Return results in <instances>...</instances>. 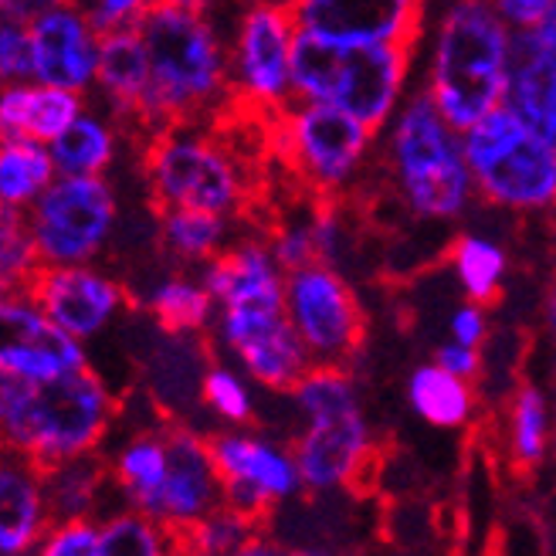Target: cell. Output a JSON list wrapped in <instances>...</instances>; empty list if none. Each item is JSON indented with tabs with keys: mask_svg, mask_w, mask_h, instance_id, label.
I'll return each instance as SVG.
<instances>
[{
	"mask_svg": "<svg viewBox=\"0 0 556 556\" xmlns=\"http://www.w3.org/2000/svg\"><path fill=\"white\" fill-rule=\"evenodd\" d=\"M139 174L150 187V211L163 217L174 207L211 214H241L244 190L231 160L207 139H177V132H156L136 147Z\"/></svg>",
	"mask_w": 556,
	"mask_h": 556,
	"instance_id": "8",
	"label": "cell"
},
{
	"mask_svg": "<svg viewBox=\"0 0 556 556\" xmlns=\"http://www.w3.org/2000/svg\"><path fill=\"white\" fill-rule=\"evenodd\" d=\"M160 220V248L166 255H174L177 262H214L225 248V220L220 214L211 211H193V207H174L166 211Z\"/></svg>",
	"mask_w": 556,
	"mask_h": 556,
	"instance_id": "31",
	"label": "cell"
},
{
	"mask_svg": "<svg viewBox=\"0 0 556 556\" xmlns=\"http://www.w3.org/2000/svg\"><path fill=\"white\" fill-rule=\"evenodd\" d=\"M540 313H543L546 332H549L553 343H556V271L549 275V282H546V289H543V305H540Z\"/></svg>",
	"mask_w": 556,
	"mask_h": 556,
	"instance_id": "44",
	"label": "cell"
},
{
	"mask_svg": "<svg viewBox=\"0 0 556 556\" xmlns=\"http://www.w3.org/2000/svg\"><path fill=\"white\" fill-rule=\"evenodd\" d=\"M462 150L485 204L519 211L556 204V147L526 129L506 105L471 126Z\"/></svg>",
	"mask_w": 556,
	"mask_h": 556,
	"instance_id": "7",
	"label": "cell"
},
{
	"mask_svg": "<svg viewBox=\"0 0 556 556\" xmlns=\"http://www.w3.org/2000/svg\"><path fill=\"white\" fill-rule=\"evenodd\" d=\"M81 109V96L72 89H27L14 86L4 92L0 105V123H4V139H24V143H54Z\"/></svg>",
	"mask_w": 556,
	"mask_h": 556,
	"instance_id": "24",
	"label": "cell"
},
{
	"mask_svg": "<svg viewBox=\"0 0 556 556\" xmlns=\"http://www.w3.org/2000/svg\"><path fill=\"white\" fill-rule=\"evenodd\" d=\"M116 489L109 458L81 455L72 462H59L45 468V495L51 522H75V519H102L105 492Z\"/></svg>",
	"mask_w": 556,
	"mask_h": 556,
	"instance_id": "23",
	"label": "cell"
},
{
	"mask_svg": "<svg viewBox=\"0 0 556 556\" xmlns=\"http://www.w3.org/2000/svg\"><path fill=\"white\" fill-rule=\"evenodd\" d=\"M99 536L102 556H180L177 533L132 506L99 519Z\"/></svg>",
	"mask_w": 556,
	"mask_h": 556,
	"instance_id": "29",
	"label": "cell"
},
{
	"mask_svg": "<svg viewBox=\"0 0 556 556\" xmlns=\"http://www.w3.org/2000/svg\"><path fill=\"white\" fill-rule=\"evenodd\" d=\"M116 417L119 397L92 367H78L45 383L0 374L4 452H17L41 468L99 455L113 438Z\"/></svg>",
	"mask_w": 556,
	"mask_h": 556,
	"instance_id": "3",
	"label": "cell"
},
{
	"mask_svg": "<svg viewBox=\"0 0 556 556\" xmlns=\"http://www.w3.org/2000/svg\"><path fill=\"white\" fill-rule=\"evenodd\" d=\"M35 556H102L99 519L51 522V530L41 536Z\"/></svg>",
	"mask_w": 556,
	"mask_h": 556,
	"instance_id": "36",
	"label": "cell"
},
{
	"mask_svg": "<svg viewBox=\"0 0 556 556\" xmlns=\"http://www.w3.org/2000/svg\"><path fill=\"white\" fill-rule=\"evenodd\" d=\"M448 329H452V340H455V343H465V346L482 350L485 340H489V319H485V309H482V305H476V302L458 305V309L452 313Z\"/></svg>",
	"mask_w": 556,
	"mask_h": 556,
	"instance_id": "39",
	"label": "cell"
},
{
	"mask_svg": "<svg viewBox=\"0 0 556 556\" xmlns=\"http://www.w3.org/2000/svg\"><path fill=\"white\" fill-rule=\"evenodd\" d=\"M27 220L45 265H86L113 231L116 201L102 177H65L27 207Z\"/></svg>",
	"mask_w": 556,
	"mask_h": 556,
	"instance_id": "12",
	"label": "cell"
},
{
	"mask_svg": "<svg viewBox=\"0 0 556 556\" xmlns=\"http://www.w3.org/2000/svg\"><path fill=\"white\" fill-rule=\"evenodd\" d=\"M105 458H109V468H113V482L119 495L126 498V506L150 513L166 479V462H170V448H166V417H160L153 425H139L129 434H123L119 448L109 452Z\"/></svg>",
	"mask_w": 556,
	"mask_h": 556,
	"instance_id": "22",
	"label": "cell"
},
{
	"mask_svg": "<svg viewBox=\"0 0 556 556\" xmlns=\"http://www.w3.org/2000/svg\"><path fill=\"white\" fill-rule=\"evenodd\" d=\"M51 530L45 468L17 452L0 462V556H35Z\"/></svg>",
	"mask_w": 556,
	"mask_h": 556,
	"instance_id": "19",
	"label": "cell"
},
{
	"mask_svg": "<svg viewBox=\"0 0 556 556\" xmlns=\"http://www.w3.org/2000/svg\"><path fill=\"white\" fill-rule=\"evenodd\" d=\"M299 31V0H252L238 21L231 86L262 102H282L292 86V45Z\"/></svg>",
	"mask_w": 556,
	"mask_h": 556,
	"instance_id": "13",
	"label": "cell"
},
{
	"mask_svg": "<svg viewBox=\"0 0 556 556\" xmlns=\"http://www.w3.org/2000/svg\"><path fill=\"white\" fill-rule=\"evenodd\" d=\"M434 364H441L444 370H452L462 380L476 383L482 377V370H485V356L476 346H465V343H455L452 340V343H444V346L434 350Z\"/></svg>",
	"mask_w": 556,
	"mask_h": 556,
	"instance_id": "38",
	"label": "cell"
},
{
	"mask_svg": "<svg viewBox=\"0 0 556 556\" xmlns=\"http://www.w3.org/2000/svg\"><path fill=\"white\" fill-rule=\"evenodd\" d=\"M540 38V45H546L549 51H556V4L549 8V14L543 17V24L533 31Z\"/></svg>",
	"mask_w": 556,
	"mask_h": 556,
	"instance_id": "45",
	"label": "cell"
},
{
	"mask_svg": "<svg viewBox=\"0 0 556 556\" xmlns=\"http://www.w3.org/2000/svg\"><path fill=\"white\" fill-rule=\"evenodd\" d=\"M0 323H4V346H0V374H11L31 383H45L78 367H89L81 340L51 323L41 305L27 295H4L0 305Z\"/></svg>",
	"mask_w": 556,
	"mask_h": 556,
	"instance_id": "16",
	"label": "cell"
},
{
	"mask_svg": "<svg viewBox=\"0 0 556 556\" xmlns=\"http://www.w3.org/2000/svg\"><path fill=\"white\" fill-rule=\"evenodd\" d=\"M410 54V45H340L299 27L292 45V89L302 99L346 109L377 132L404 86Z\"/></svg>",
	"mask_w": 556,
	"mask_h": 556,
	"instance_id": "6",
	"label": "cell"
},
{
	"mask_svg": "<svg viewBox=\"0 0 556 556\" xmlns=\"http://www.w3.org/2000/svg\"><path fill=\"white\" fill-rule=\"evenodd\" d=\"M204 407L225 428H248L255 417V397L248 383L220 364H214L204 377Z\"/></svg>",
	"mask_w": 556,
	"mask_h": 556,
	"instance_id": "35",
	"label": "cell"
},
{
	"mask_svg": "<svg viewBox=\"0 0 556 556\" xmlns=\"http://www.w3.org/2000/svg\"><path fill=\"white\" fill-rule=\"evenodd\" d=\"M214 0H143L132 24L147 45L150 86L136 116L123 119L139 147L156 132L198 123L231 89V59L207 17Z\"/></svg>",
	"mask_w": 556,
	"mask_h": 556,
	"instance_id": "1",
	"label": "cell"
},
{
	"mask_svg": "<svg viewBox=\"0 0 556 556\" xmlns=\"http://www.w3.org/2000/svg\"><path fill=\"white\" fill-rule=\"evenodd\" d=\"M17 295L35 299L41 313L51 323H59L65 332H72L75 340H92L96 332L113 323L119 309L139 305L123 282L89 265H41Z\"/></svg>",
	"mask_w": 556,
	"mask_h": 556,
	"instance_id": "15",
	"label": "cell"
},
{
	"mask_svg": "<svg viewBox=\"0 0 556 556\" xmlns=\"http://www.w3.org/2000/svg\"><path fill=\"white\" fill-rule=\"evenodd\" d=\"M509 35L489 0H458L441 24L431 99L441 119L468 132L506 102Z\"/></svg>",
	"mask_w": 556,
	"mask_h": 556,
	"instance_id": "5",
	"label": "cell"
},
{
	"mask_svg": "<svg viewBox=\"0 0 556 556\" xmlns=\"http://www.w3.org/2000/svg\"><path fill=\"white\" fill-rule=\"evenodd\" d=\"M217 299L211 295L207 286L190 282L187 275H174L160 282L150 299L147 309L160 332H170V337H193V332H207L211 313H214Z\"/></svg>",
	"mask_w": 556,
	"mask_h": 556,
	"instance_id": "28",
	"label": "cell"
},
{
	"mask_svg": "<svg viewBox=\"0 0 556 556\" xmlns=\"http://www.w3.org/2000/svg\"><path fill=\"white\" fill-rule=\"evenodd\" d=\"M225 556H289V549H282L275 540H268L265 533H258L252 543H244L241 549L235 553H225Z\"/></svg>",
	"mask_w": 556,
	"mask_h": 556,
	"instance_id": "43",
	"label": "cell"
},
{
	"mask_svg": "<svg viewBox=\"0 0 556 556\" xmlns=\"http://www.w3.org/2000/svg\"><path fill=\"white\" fill-rule=\"evenodd\" d=\"M407 404L428 428L462 431L476 421L479 391L471 380L455 377L441 364H421L407 377Z\"/></svg>",
	"mask_w": 556,
	"mask_h": 556,
	"instance_id": "25",
	"label": "cell"
},
{
	"mask_svg": "<svg viewBox=\"0 0 556 556\" xmlns=\"http://www.w3.org/2000/svg\"><path fill=\"white\" fill-rule=\"evenodd\" d=\"M139 4H143V0H99V11L92 17L96 31H113V27L126 24Z\"/></svg>",
	"mask_w": 556,
	"mask_h": 556,
	"instance_id": "42",
	"label": "cell"
},
{
	"mask_svg": "<svg viewBox=\"0 0 556 556\" xmlns=\"http://www.w3.org/2000/svg\"><path fill=\"white\" fill-rule=\"evenodd\" d=\"M99 81L113 96L119 116L129 119L143 105L150 86V59L147 45L132 24H119L113 31H99Z\"/></svg>",
	"mask_w": 556,
	"mask_h": 556,
	"instance_id": "26",
	"label": "cell"
},
{
	"mask_svg": "<svg viewBox=\"0 0 556 556\" xmlns=\"http://www.w3.org/2000/svg\"><path fill=\"white\" fill-rule=\"evenodd\" d=\"M204 286L217 299V332L238 364L271 394H292L316 364L289 319L286 271L258 238L207 262Z\"/></svg>",
	"mask_w": 556,
	"mask_h": 556,
	"instance_id": "2",
	"label": "cell"
},
{
	"mask_svg": "<svg viewBox=\"0 0 556 556\" xmlns=\"http://www.w3.org/2000/svg\"><path fill=\"white\" fill-rule=\"evenodd\" d=\"M503 105L526 129L556 147V51L540 45L533 31L509 38V81Z\"/></svg>",
	"mask_w": 556,
	"mask_h": 556,
	"instance_id": "21",
	"label": "cell"
},
{
	"mask_svg": "<svg viewBox=\"0 0 556 556\" xmlns=\"http://www.w3.org/2000/svg\"><path fill=\"white\" fill-rule=\"evenodd\" d=\"M166 448H170L166 479L147 516L184 536L214 509L225 506V479H220L217 462L211 455L207 434H201L190 421L166 417Z\"/></svg>",
	"mask_w": 556,
	"mask_h": 556,
	"instance_id": "14",
	"label": "cell"
},
{
	"mask_svg": "<svg viewBox=\"0 0 556 556\" xmlns=\"http://www.w3.org/2000/svg\"><path fill=\"white\" fill-rule=\"evenodd\" d=\"M444 258L452 262L468 302H476V305H482V309H489V305H495L498 299H503V275H506L503 248H495L485 238L465 235V238H455L448 244Z\"/></svg>",
	"mask_w": 556,
	"mask_h": 556,
	"instance_id": "30",
	"label": "cell"
},
{
	"mask_svg": "<svg viewBox=\"0 0 556 556\" xmlns=\"http://www.w3.org/2000/svg\"><path fill=\"white\" fill-rule=\"evenodd\" d=\"M289 397L302 421L292 452L305 492L326 495L356 489L374 465L377 444L353 374L346 367H313Z\"/></svg>",
	"mask_w": 556,
	"mask_h": 556,
	"instance_id": "4",
	"label": "cell"
},
{
	"mask_svg": "<svg viewBox=\"0 0 556 556\" xmlns=\"http://www.w3.org/2000/svg\"><path fill=\"white\" fill-rule=\"evenodd\" d=\"M289 319L316 367H346L367 346V313L346 278L319 262L286 275Z\"/></svg>",
	"mask_w": 556,
	"mask_h": 556,
	"instance_id": "10",
	"label": "cell"
},
{
	"mask_svg": "<svg viewBox=\"0 0 556 556\" xmlns=\"http://www.w3.org/2000/svg\"><path fill=\"white\" fill-rule=\"evenodd\" d=\"M394 163L404 201L414 214L448 220L462 214L468 198L465 150L455 147L431 92L417 96L394 136Z\"/></svg>",
	"mask_w": 556,
	"mask_h": 556,
	"instance_id": "9",
	"label": "cell"
},
{
	"mask_svg": "<svg viewBox=\"0 0 556 556\" xmlns=\"http://www.w3.org/2000/svg\"><path fill=\"white\" fill-rule=\"evenodd\" d=\"M289 556H350V553L326 549V546H302V549H289Z\"/></svg>",
	"mask_w": 556,
	"mask_h": 556,
	"instance_id": "46",
	"label": "cell"
},
{
	"mask_svg": "<svg viewBox=\"0 0 556 556\" xmlns=\"http://www.w3.org/2000/svg\"><path fill=\"white\" fill-rule=\"evenodd\" d=\"M54 156L45 153L38 143H24V139H4V153H0V190H4V204H24L38 198L54 174Z\"/></svg>",
	"mask_w": 556,
	"mask_h": 556,
	"instance_id": "32",
	"label": "cell"
},
{
	"mask_svg": "<svg viewBox=\"0 0 556 556\" xmlns=\"http://www.w3.org/2000/svg\"><path fill=\"white\" fill-rule=\"evenodd\" d=\"M489 4L503 21L516 24L519 31H536L556 0H489Z\"/></svg>",
	"mask_w": 556,
	"mask_h": 556,
	"instance_id": "40",
	"label": "cell"
},
{
	"mask_svg": "<svg viewBox=\"0 0 556 556\" xmlns=\"http://www.w3.org/2000/svg\"><path fill=\"white\" fill-rule=\"evenodd\" d=\"M217 364L214 343L207 332L193 337H170L163 332V343L153 350L147 367V394L163 417L184 421V410L204 404V377Z\"/></svg>",
	"mask_w": 556,
	"mask_h": 556,
	"instance_id": "20",
	"label": "cell"
},
{
	"mask_svg": "<svg viewBox=\"0 0 556 556\" xmlns=\"http://www.w3.org/2000/svg\"><path fill=\"white\" fill-rule=\"evenodd\" d=\"M556 452V414L536 383H519L506 404V455L516 471H536Z\"/></svg>",
	"mask_w": 556,
	"mask_h": 556,
	"instance_id": "27",
	"label": "cell"
},
{
	"mask_svg": "<svg viewBox=\"0 0 556 556\" xmlns=\"http://www.w3.org/2000/svg\"><path fill=\"white\" fill-rule=\"evenodd\" d=\"M265 526L252 516H244L231 506L214 509L204 522L193 526L190 533L177 536L180 556H225L241 549L244 543H252Z\"/></svg>",
	"mask_w": 556,
	"mask_h": 556,
	"instance_id": "33",
	"label": "cell"
},
{
	"mask_svg": "<svg viewBox=\"0 0 556 556\" xmlns=\"http://www.w3.org/2000/svg\"><path fill=\"white\" fill-rule=\"evenodd\" d=\"M425 0H299V27L340 45L421 41Z\"/></svg>",
	"mask_w": 556,
	"mask_h": 556,
	"instance_id": "17",
	"label": "cell"
},
{
	"mask_svg": "<svg viewBox=\"0 0 556 556\" xmlns=\"http://www.w3.org/2000/svg\"><path fill=\"white\" fill-rule=\"evenodd\" d=\"M51 156L68 177H99L113 160V136L96 119H75L51 143Z\"/></svg>",
	"mask_w": 556,
	"mask_h": 556,
	"instance_id": "34",
	"label": "cell"
},
{
	"mask_svg": "<svg viewBox=\"0 0 556 556\" xmlns=\"http://www.w3.org/2000/svg\"><path fill=\"white\" fill-rule=\"evenodd\" d=\"M207 441L225 479V506L258 519L262 526L278 506L305 492L292 441L252 428H220L211 431Z\"/></svg>",
	"mask_w": 556,
	"mask_h": 556,
	"instance_id": "11",
	"label": "cell"
},
{
	"mask_svg": "<svg viewBox=\"0 0 556 556\" xmlns=\"http://www.w3.org/2000/svg\"><path fill=\"white\" fill-rule=\"evenodd\" d=\"M54 8H78V0H4V14L14 24L31 27L38 17H45Z\"/></svg>",
	"mask_w": 556,
	"mask_h": 556,
	"instance_id": "41",
	"label": "cell"
},
{
	"mask_svg": "<svg viewBox=\"0 0 556 556\" xmlns=\"http://www.w3.org/2000/svg\"><path fill=\"white\" fill-rule=\"evenodd\" d=\"M35 68L45 86L78 92L99 72V31L81 8H54L31 24Z\"/></svg>",
	"mask_w": 556,
	"mask_h": 556,
	"instance_id": "18",
	"label": "cell"
},
{
	"mask_svg": "<svg viewBox=\"0 0 556 556\" xmlns=\"http://www.w3.org/2000/svg\"><path fill=\"white\" fill-rule=\"evenodd\" d=\"M4 59H0V68H4V81H24V78H38L35 68V38H31V27L27 24H4Z\"/></svg>",
	"mask_w": 556,
	"mask_h": 556,
	"instance_id": "37",
	"label": "cell"
}]
</instances>
